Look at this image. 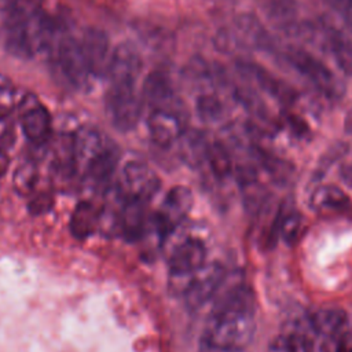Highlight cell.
<instances>
[{
    "label": "cell",
    "mask_w": 352,
    "mask_h": 352,
    "mask_svg": "<svg viewBox=\"0 0 352 352\" xmlns=\"http://www.w3.org/2000/svg\"><path fill=\"white\" fill-rule=\"evenodd\" d=\"M254 331L253 311L214 312L208 320L202 342L242 351L253 340Z\"/></svg>",
    "instance_id": "1"
},
{
    "label": "cell",
    "mask_w": 352,
    "mask_h": 352,
    "mask_svg": "<svg viewBox=\"0 0 352 352\" xmlns=\"http://www.w3.org/2000/svg\"><path fill=\"white\" fill-rule=\"evenodd\" d=\"M214 45L223 52H231L239 47L271 51L274 48V38L264 29L257 16L242 14L235 19L232 28H224L216 33Z\"/></svg>",
    "instance_id": "2"
},
{
    "label": "cell",
    "mask_w": 352,
    "mask_h": 352,
    "mask_svg": "<svg viewBox=\"0 0 352 352\" xmlns=\"http://www.w3.org/2000/svg\"><path fill=\"white\" fill-rule=\"evenodd\" d=\"M106 107L113 125L122 131H131L140 120L143 110V98L136 91L133 82L109 84L106 95Z\"/></svg>",
    "instance_id": "3"
},
{
    "label": "cell",
    "mask_w": 352,
    "mask_h": 352,
    "mask_svg": "<svg viewBox=\"0 0 352 352\" xmlns=\"http://www.w3.org/2000/svg\"><path fill=\"white\" fill-rule=\"evenodd\" d=\"M285 59L324 96L334 99L342 95L344 88L333 72L307 50L289 47L285 52Z\"/></svg>",
    "instance_id": "4"
},
{
    "label": "cell",
    "mask_w": 352,
    "mask_h": 352,
    "mask_svg": "<svg viewBox=\"0 0 352 352\" xmlns=\"http://www.w3.org/2000/svg\"><path fill=\"white\" fill-rule=\"evenodd\" d=\"M56 62L63 77L77 89H85L92 78L80 40L63 33L56 40Z\"/></svg>",
    "instance_id": "5"
},
{
    "label": "cell",
    "mask_w": 352,
    "mask_h": 352,
    "mask_svg": "<svg viewBox=\"0 0 352 352\" xmlns=\"http://www.w3.org/2000/svg\"><path fill=\"white\" fill-rule=\"evenodd\" d=\"M16 110L26 139L33 144H44L51 135V116L47 107L36 95L25 94L19 98Z\"/></svg>",
    "instance_id": "6"
},
{
    "label": "cell",
    "mask_w": 352,
    "mask_h": 352,
    "mask_svg": "<svg viewBox=\"0 0 352 352\" xmlns=\"http://www.w3.org/2000/svg\"><path fill=\"white\" fill-rule=\"evenodd\" d=\"M192 206V194L186 186L172 187L154 217L155 227L161 236H166L186 219Z\"/></svg>",
    "instance_id": "7"
},
{
    "label": "cell",
    "mask_w": 352,
    "mask_h": 352,
    "mask_svg": "<svg viewBox=\"0 0 352 352\" xmlns=\"http://www.w3.org/2000/svg\"><path fill=\"white\" fill-rule=\"evenodd\" d=\"M224 278L226 271L220 264H205L195 272L190 286L183 294L186 305L192 311L205 305L209 300L214 298Z\"/></svg>",
    "instance_id": "8"
},
{
    "label": "cell",
    "mask_w": 352,
    "mask_h": 352,
    "mask_svg": "<svg viewBox=\"0 0 352 352\" xmlns=\"http://www.w3.org/2000/svg\"><path fill=\"white\" fill-rule=\"evenodd\" d=\"M122 190L126 198L147 202L160 188V179L154 170L142 161H129L122 169Z\"/></svg>",
    "instance_id": "9"
},
{
    "label": "cell",
    "mask_w": 352,
    "mask_h": 352,
    "mask_svg": "<svg viewBox=\"0 0 352 352\" xmlns=\"http://www.w3.org/2000/svg\"><path fill=\"white\" fill-rule=\"evenodd\" d=\"M92 77H107L113 51L107 34L98 28H87L80 40Z\"/></svg>",
    "instance_id": "10"
},
{
    "label": "cell",
    "mask_w": 352,
    "mask_h": 352,
    "mask_svg": "<svg viewBox=\"0 0 352 352\" xmlns=\"http://www.w3.org/2000/svg\"><path fill=\"white\" fill-rule=\"evenodd\" d=\"M147 126L153 142L168 147L176 143L186 131V117L183 110L154 109L148 116Z\"/></svg>",
    "instance_id": "11"
},
{
    "label": "cell",
    "mask_w": 352,
    "mask_h": 352,
    "mask_svg": "<svg viewBox=\"0 0 352 352\" xmlns=\"http://www.w3.org/2000/svg\"><path fill=\"white\" fill-rule=\"evenodd\" d=\"M236 69L241 74L253 80L264 92L285 106H290L297 99V92L283 80L274 76L271 72L250 60H238Z\"/></svg>",
    "instance_id": "12"
},
{
    "label": "cell",
    "mask_w": 352,
    "mask_h": 352,
    "mask_svg": "<svg viewBox=\"0 0 352 352\" xmlns=\"http://www.w3.org/2000/svg\"><path fill=\"white\" fill-rule=\"evenodd\" d=\"M26 29L33 56L50 52L56 44V25L43 10L33 8L26 11Z\"/></svg>",
    "instance_id": "13"
},
{
    "label": "cell",
    "mask_w": 352,
    "mask_h": 352,
    "mask_svg": "<svg viewBox=\"0 0 352 352\" xmlns=\"http://www.w3.org/2000/svg\"><path fill=\"white\" fill-rule=\"evenodd\" d=\"M206 248L199 238L187 236L177 242L169 254V272L195 274L205 265Z\"/></svg>",
    "instance_id": "14"
},
{
    "label": "cell",
    "mask_w": 352,
    "mask_h": 352,
    "mask_svg": "<svg viewBox=\"0 0 352 352\" xmlns=\"http://www.w3.org/2000/svg\"><path fill=\"white\" fill-rule=\"evenodd\" d=\"M142 70V58L138 50L129 43H121L113 50L109 67V82H133Z\"/></svg>",
    "instance_id": "15"
},
{
    "label": "cell",
    "mask_w": 352,
    "mask_h": 352,
    "mask_svg": "<svg viewBox=\"0 0 352 352\" xmlns=\"http://www.w3.org/2000/svg\"><path fill=\"white\" fill-rule=\"evenodd\" d=\"M4 45L6 50L16 58H32V51L28 38L26 29V11L19 7H14L6 15L4 23Z\"/></svg>",
    "instance_id": "16"
},
{
    "label": "cell",
    "mask_w": 352,
    "mask_h": 352,
    "mask_svg": "<svg viewBox=\"0 0 352 352\" xmlns=\"http://www.w3.org/2000/svg\"><path fill=\"white\" fill-rule=\"evenodd\" d=\"M143 103L146 102L151 110L154 109H173L180 110L175 96L170 78L161 70L151 72L143 81L142 87Z\"/></svg>",
    "instance_id": "17"
},
{
    "label": "cell",
    "mask_w": 352,
    "mask_h": 352,
    "mask_svg": "<svg viewBox=\"0 0 352 352\" xmlns=\"http://www.w3.org/2000/svg\"><path fill=\"white\" fill-rule=\"evenodd\" d=\"M309 205L314 212L322 216H344L352 213L349 197L334 184L316 187L309 197Z\"/></svg>",
    "instance_id": "18"
},
{
    "label": "cell",
    "mask_w": 352,
    "mask_h": 352,
    "mask_svg": "<svg viewBox=\"0 0 352 352\" xmlns=\"http://www.w3.org/2000/svg\"><path fill=\"white\" fill-rule=\"evenodd\" d=\"M323 41L329 52L331 54L337 66L346 74L352 77V41L340 29L322 22L319 25Z\"/></svg>",
    "instance_id": "19"
},
{
    "label": "cell",
    "mask_w": 352,
    "mask_h": 352,
    "mask_svg": "<svg viewBox=\"0 0 352 352\" xmlns=\"http://www.w3.org/2000/svg\"><path fill=\"white\" fill-rule=\"evenodd\" d=\"M106 147L104 140L99 131L92 126H82L73 133V151L76 169L82 172L91 164V161Z\"/></svg>",
    "instance_id": "20"
},
{
    "label": "cell",
    "mask_w": 352,
    "mask_h": 352,
    "mask_svg": "<svg viewBox=\"0 0 352 352\" xmlns=\"http://www.w3.org/2000/svg\"><path fill=\"white\" fill-rule=\"evenodd\" d=\"M118 227L126 239L135 241L140 238L146 227L144 202L133 198H125L120 210Z\"/></svg>",
    "instance_id": "21"
},
{
    "label": "cell",
    "mask_w": 352,
    "mask_h": 352,
    "mask_svg": "<svg viewBox=\"0 0 352 352\" xmlns=\"http://www.w3.org/2000/svg\"><path fill=\"white\" fill-rule=\"evenodd\" d=\"M179 155L183 162L191 168H197L206 162L209 142L205 135L197 129H186L179 140Z\"/></svg>",
    "instance_id": "22"
},
{
    "label": "cell",
    "mask_w": 352,
    "mask_h": 352,
    "mask_svg": "<svg viewBox=\"0 0 352 352\" xmlns=\"http://www.w3.org/2000/svg\"><path fill=\"white\" fill-rule=\"evenodd\" d=\"M118 155L114 147L106 146L87 166L84 176L96 187L106 186L116 170Z\"/></svg>",
    "instance_id": "23"
},
{
    "label": "cell",
    "mask_w": 352,
    "mask_h": 352,
    "mask_svg": "<svg viewBox=\"0 0 352 352\" xmlns=\"http://www.w3.org/2000/svg\"><path fill=\"white\" fill-rule=\"evenodd\" d=\"M309 322L320 337L334 338L346 327V315L338 308H323L309 316Z\"/></svg>",
    "instance_id": "24"
},
{
    "label": "cell",
    "mask_w": 352,
    "mask_h": 352,
    "mask_svg": "<svg viewBox=\"0 0 352 352\" xmlns=\"http://www.w3.org/2000/svg\"><path fill=\"white\" fill-rule=\"evenodd\" d=\"M99 217L100 212H98L91 202H78L70 217V231L73 236L77 239L88 238L99 224Z\"/></svg>",
    "instance_id": "25"
},
{
    "label": "cell",
    "mask_w": 352,
    "mask_h": 352,
    "mask_svg": "<svg viewBox=\"0 0 352 352\" xmlns=\"http://www.w3.org/2000/svg\"><path fill=\"white\" fill-rule=\"evenodd\" d=\"M263 8L267 16L285 33L298 22V3L296 0H264Z\"/></svg>",
    "instance_id": "26"
},
{
    "label": "cell",
    "mask_w": 352,
    "mask_h": 352,
    "mask_svg": "<svg viewBox=\"0 0 352 352\" xmlns=\"http://www.w3.org/2000/svg\"><path fill=\"white\" fill-rule=\"evenodd\" d=\"M206 162L210 166V170L219 179H224L232 172V160L228 148L221 142L209 143Z\"/></svg>",
    "instance_id": "27"
},
{
    "label": "cell",
    "mask_w": 352,
    "mask_h": 352,
    "mask_svg": "<svg viewBox=\"0 0 352 352\" xmlns=\"http://www.w3.org/2000/svg\"><path fill=\"white\" fill-rule=\"evenodd\" d=\"M278 214L275 219V234L286 243H293L298 238L302 227L300 213L296 210H286L285 213L279 210Z\"/></svg>",
    "instance_id": "28"
},
{
    "label": "cell",
    "mask_w": 352,
    "mask_h": 352,
    "mask_svg": "<svg viewBox=\"0 0 352 352\" xmlns=\"http://www.w3.org/2000/svg\"><path fill=\"white\" fill-rule=\"evenodd\" d=\"M198 117L204 122H216L223 117L224 107L220 99L213 94H204L195 102Z\"/></svg>",
    "instance_id": "29"
},
{
    "label": "cell",
    "mask_w": 352,
    "mask_h": 352,
    "mask_svg": "<svg viewBox=\"0 0 352 352\" xmlns=\"http://www.w3.org/2000/svg\"><path fill=\"white\" fill-rule=\"evenodd\" d=\"M37 168L33 162L21 164L12 177L14 188L21 195H29L33 192L37 182Z\"/></svg>",
    "instance_id": "30"
},
{
    "label": "cell",
    "mask_w": 352,
    "mask_h": 352,
    "mask_svg": "<svg viewBox=\"0 0 352 352\" xmlns=\"http://www.w3.org/2000/svg\"><path fill=\"white\" fill-rule=\"evenodd\" d=\"M19 98L12 81L0 73V117H8L18 106Z\"/></svg>",
    "instance_id": "31"
},
{
    "label": "cell",
    "mask_w": 352,
    "mask_h": 352,
    "mask_svg": "<svg viewBox=\"0 0 352 352\" xmlns=\"http://www.w3.org/2000/svg\"><path fill=\"white\" fill-rule=\"evenodd\" d=\"M15 140V129L14 124L8 117H0V154H6V151L14 144Z\"/></svg>",
    "instance_id": "32"
},
{
    "label": "cell",
    "mask_w": 352,
    "mask_h": 352,
    "mask_svg": "<svg viewBox=\"0 0 352 352\" xmlns=\"http://www.w3.org/2000/svg\"><path fill=\"white\" fill-rule=\"evenodd\" d=\"M52 195L48 194V192H41V194H36L30 202H29V210L33 213V214H41V213H45L47 210L51 209L52 206Z\"/></svg>",
    "instance_id": "33"
},
{
    "label": "cell",
    "mask_w": 352,
    "mask_h": 352,
    "mask_svg": "<svg viewBox=\"0 0 352 352\" xmlns=\"http://www.w3.org/2000/svg\"><path fill=\"white\" fill-rule=\"evenodd\" d=\"M324 1L342 16L345 25L352 32V0H324Z\"/></svg>",
    "instance_id": "34"
},
{
    "label": "cell",
    "mask_w": 352,
    "mask_h": 352,
    "mask_svg": "<svg viewBox=\"0 0 352 352\" xmlns=\"http://www.w3.org/2000/svg\"><path fill=\"white\" fill-rule=\"evenodd\" d=\"M267 352H297L287 336H276L271 340Z\"/></svg>",
    "instance_id": "35"
},
{
    "label": "cell",
    "mask_w": 352,
    "mask_h": 352,
    "mask_svg": "<svg viewBox=\"0 0 352 352\" xmlns=\"http://www.w3.org/2000/svg\"><path fill=\"white\" fill-rule=\"evenodd\" d=\"M287 122H289L290 128L293 129V132L297 133V135L307 133V131H308V126L305 125V122H304L301 118L296 117V116H290V114H289V116H287Z\"/></svg>",
    "instance_id": "36"
},
{
    "label": "cell",
    "mask_w": 352,
    "mask_h": 352,
    "mask_svg": "<svg viewBox=\"0 0 352 352\" xmlns=\"http://www.w3.org/2000/svg\"><path fill=\"white\" fill-rule=\"evenodd\" d=\"M199 352H242L241 349H231V348H223L217 345H212L208 342H201Z\"/></svg>",
    "instance_id": "37"
},
{
    "label": "cell",
    "mask_w": 352,
    "mask_h": 352,
    "mask_svg": "<svg viewBox=\"0 0 352 352\" xmlns=\"http://www.w3.org/2000/svg\"><path fill=\"white\" fill-rule=\"evenodd\" d=\"M340 175L344 179V182L352 188V165H344L340 170Z\"/></svg>",
    "instance_id": "38"
},
{
    "label": "cell",
    "mask_w": 352,
    "mask_h": 352,
    "mask_svg": "<svg viewBox=\"0 0 352 352\" xmlns=\"http://www.w3.org/2000/svg\"><path fill=\"white\" fill-rule=\"evenodd\" d=\"M344 129L346 133L352 135V109L346 113L345 120H344Z\"/></svg>",
    "instance_id": "39"
},
{
    "label": "cell",
    "mask_w": 352,
    "mask_h": 352,
    "mask_svg": "<svg viewBox=\"0 0 352 352\" xmlns=\"http://www.w3.org/2000/svg\"><path fill=\"white\" fill-rule=\"evenodd\" d=\"M19 0H0V7L6 10V12H8L10 10H12L14 7L18 6Z\"/></svg>",
    "instance_id": "40"
},
{
    "label": "cell",
    "mask_w": 352,
    "mask_h": 352,
    "mask_svg": "<svg viewBox=\"0 0 352 352\" xmlns=\"http://www.w3.org/2000/svg\"><path fill=\"white\" fill-rule=\"evenodd\" d=\"M337 352H352V345L346 344L345 341H341L337 348Z\"/></svg>",
    "instance_id": "41"
}]
</instances>
